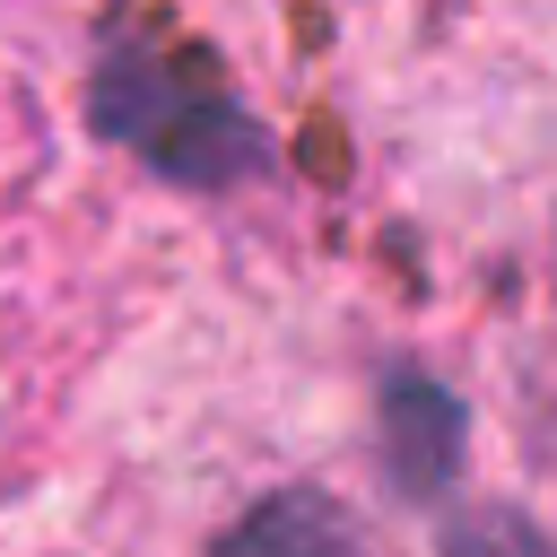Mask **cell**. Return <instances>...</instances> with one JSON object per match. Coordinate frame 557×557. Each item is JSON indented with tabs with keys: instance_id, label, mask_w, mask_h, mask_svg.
Returning <instances> with one entry per match:
<instances>
[{
	"instance_id": "obj_1",
	"label": "cell",
	"mask_w": 557,
	"mask_h": 557,
	"mask_svg": "<svg viewBox=\"0 0 557 557\" xmlns=\"http://www.w3.org/2000/svg\"><path fill=\"white\" fill-rule=\"evenodd\" d=\"M96 122L122 148H139L157 174L191 183V191H226V183H244V174L270 165L261 122L244 104H226L218 87L174 78L165 61H113L96 78Z\"/></svg>"
},
{
	"instance_id": "obj_3",
	"label": "cell",
	"mask_w": 557,
	"mask_h": 557,
	"mask_svg": "<svg viewBox=\"0 0 557 557\" xmlns=\"http://www.w3.org/2000/svg\"><path fill=\"white\" fill-rule=\"evenodd\" d=\"M226 548H348V522H339L313 487H287V496H270L261 513H244V522L226 531Z\"/></svg>"
},
{
	"instance_id": "obj_2",
	"label": "cell",
	"mask_w": 557,
	"mask_h": 557,
	"mask_svg": "<svg viewBox=\"0 0 557 557\" xmlns=\"http://www.w3.org/2000/svg\"><path fill=\"white\" fill-rule=\"evenodd\" d=\"M383 444H392V479L409 496H444L461 470V400L426 374H392L383 383Z\"/></svg>"
}]
</instances>
